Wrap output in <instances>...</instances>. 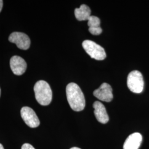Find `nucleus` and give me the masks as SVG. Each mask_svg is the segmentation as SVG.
Instances as JSON below:
<instances>
[{"instance_id": "1", "label": "nucleus", "mask_w": 149, "mask_h": 149, "mask_svg": "<svg viewBox=\"0 0 149 149\" xmlns=\"http://www.w3.org/2000/svg\"><path fill=\"white\" fill-rule=\"evenodd\" d=\"M67 100L70 106L76 112H80L85 108V96L80 87L75 83H70L66 88Z\"/></svg>"}, {"instance_id": "2", "label": "nucleus", "mask_w": 149, "mask_h": 149, "mask_svg": "<svg viewBox=\"0 0 149 149\" xmlns=\"http://www.w3.org/2000/svg\"><path fill=\"white\" fill-rule=\"evenodd\" d=\"M35 97L38 102L42 106H48L52 100L53 93L50 86L43 80L37 82L34 87Z\"/></svg>"}, {"instance_id": "3", "label": "nucleus", "mask_w": 149, "mask_h": 149, "mask_svg": "<svg viewBox=\"0 0 149 149\" xmlns=\"http://www.w3.org/2000/svg\"><path fill=\"white\" fill-rule=\"evenodd\" d=\"M82 47L86 52L93 59L103 60L106 58V53L104 48L92 40H86L84 41Z\"/></svg>"}, {"instance_id": "4", "label": "nucleus", "mask_w": 149, "mask_h": 149, "mask_svg": "<svg viewBox=\"0 0 149 149\" xmlns=\"http://www.w3.org/2000/svg\"><path fill=\"white\" fill-rule=\"evenodd\" d=\"M127 85L130 90L135 93H140L144 89V82L143 75L137 70L129 73L127 79Z\"/></svg>"}, {"instance_id": "5", "label": "nucleus", "mask_w": 149, "mask_h": 149, "mask_svg": "<svg viewBox=\"0 0 149 149\" xmlns=\"http://www.w3.org/2000/svg\"><path fill=\"white\" fill-rule=\"evenodd\" d=\"M11 43L16 44L17 47L22 50H27L31 45V40L26 34L22 32H13L8 38Z\"/></svg>"}, {"instance_id": "6", "label": "nucleus", "mask_w": 149, "mask_h": 149, "mask_svg": "<svg viewBox=\"0 0 149 149\" xmlns=\"http://www.w3.org/2000/svg\"><path fill=\"white\" fill-rule=\"evenodd\" d=\"M22 118L29 127L37 128L40 125V121L36 113L31 108L23 107L21 110Z\"/></svg>"}, {"instance_id": "7", "label": "nucleus", "mask_w": 149, "mask_h": 149, "mask_svg": "<svg viewBox=\"0 0 149 149\" xmlns=\"http://www.w3.org/2000/svg\"><path fill=\"white\" fill-rule=\"evenodd\" d=\"M93 95L98 100L107 102L112 101L113 98L112 87L107 83L102 84L98 89L93 92Z\"/></svg>"}, {"instance_id": "8", "label": "nucleus", "mask_w": 149, "mask_h": 149, "mask_svg": "<svg viewBox=\"0 0 149 149\" xmlns=\"http://www.w3.org/2000/svg\"><path fill=\"white\" fill-rule=\"evenodd\" d=\"M10 67L14 74L20 76L26 72L27 69V63L21 56L16 55L11 58Z\"/></svg>"}, {"instance_id": "9", "label": "nucleus", "mask_w": 149, "mask_h": 149, "mask_svg": "<svg viewBox=\"0 0 149 149\" xmlns=\"http://www.w3.org/2000/svg\"><path fill=\"white\" fill-rule=\"evenodd\" d=\"M94 113L97 120L102 124H106L109 121V116L104 106L99 101H96L93 104Z\"/></svg>"}, {"instance_id": "10", "label": "nucleus", "mask_w": 149, "mask_h": 149, "mask_svg": "<svg viewBox=\"0 0 149 149\" xmlns=\"http://www.w3.org/2000/svg\"><path fill=\"white\" fill-rule=\"evenodd\" d=\"M142 135L139 133L132 134L124 143L123 149H138L142 142Z\"/></svg>"}, {"instance_id": "11", "label": "nucleus", "mask_w": 149, "mask_h": 149, "mask_svg": "<svg viewBox=\"0 0 149 149\" xmlns=\"http://www.w3.org/2000/svg\"><path fill=\"white\" fill-rule=\"evenodd\" d=\"M90 8L88 6L82 5L74 10V15L78 21H87L91 16Z\"/></svg>"}, {"instance_id": "12", "label": "nucleus", "mask_w": 149, "mask_h": 149, "mask_svg": "<svg viewBox=\"0 0 149 149\" xmlns=\"http://www.w3.org/2000/svg\"><path fill=\"white\" fill-rule=\"evenodd\" d=\"M87 21V24L89 28H97L100 27L101 21L100 18L96 16H91Z\"/></svg>"}, {"instance_id": "13", "label": "nucleus", "mask_w": 149, "mask_h": 149, "mask_svg": "<svg viewBox=\"0 0 149 149\" xmlns=\"http://www.w3.org/2000/svg\"><path fill=\"white\" fill-rule=\"evenodd\" d=\"M88 31L92 34L95 36H98V35H100L102 32V29L101 27H97V28H89Z\"/></svg>"}, {"instance_id": "14", "label": "nucleus", "mask_w": 149, "mask_h": 149, "mask_svg": "<svg viewBox=\"0 0 149 149\" xmlns=\"http://www.w3.org/2000/svg\"><path fill=\"white\" fill-rule=\"evenodd\" d=\"M21 149H36L31 144H23L22 146Z\"/></svg>"}, {"instance_id": "15", "label": "nucleus", "mask_w": 149, "mask_h": 149, "mask_svg": "<svg viewBox=\"0 0 149 149\" xmlns=\"http://www.w3.org/2000/svg\"><path fill=\"white\" fill-rule=\"evenodd\" d=\"M2 7H3V1L2 0H0V12L2 9Z\"/></svg>"}, {"instance_id": "16", "label": "nucleus", "mask_w": 149, "mask_h": 149, "mask_svg": "<svg viewBox=\"0 0 149 149\" xmlns=\"http://www.w3.org/2000/svg\"><path fill=\"white\" fill-rule=\"evenodd\" d=\"M0 149H4L3 146H2V145L1 144H0Z\"/></svg>"}, {"instance_id": "17", "label": "nucleus", "mask_w": 149, "mask_h": 149, "mask_svg": "<svg viewBox=\"0 0 149 149\" xmlns=\"http://www.w3.org/2000/svg\"><path fill=\"white\" fill-rule=\"evenodd\" d=\"M70 149H81L80 148H76V147H74V148H71Z\"/></svg>"}, {"instance_id": "18", "label": "nucleus", "mask_w": 149, "mask_h": 149, "mask_svg": "<svg viewBox=\"0 0 149 149\" xmlns=\"http://www.w3.org/2000/svg\"><path fill=\"white\" fill-rule=\"evenodd\" d=\"M0 96H1V88H0Z\"/></svg>"}]
</instances>
